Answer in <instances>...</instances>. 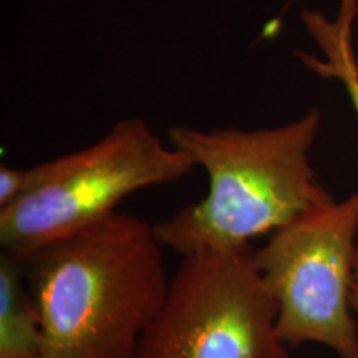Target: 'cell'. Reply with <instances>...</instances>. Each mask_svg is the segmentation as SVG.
I'll return each instance as SVG.
<instances>
[{"mask_svg": "<svg viewBox=\"0 0 358 358\" xmlns=\"http://www.w3.org/2000/svg\"><path fill=\"white\" fill-rule=\"evenodd\" d=\"M320 113L266 129L173 127L169 141L208 174V194L153 224L163 248L181 257L248 248L334 198L310 164Z\"/></svg>", "mask_w": 358, "mask_h": 358, "instance_id": "cell-2", "label": "cell"}, {"mask_svg": "<svg viewBox=\"0 0 358 358\" xmlns=\"http://www.w3.org/2000/svg\"><path fill=\"white\" fill-rule=\"evenodd\" d=\"M267 358H290V355H289V350H287V347L285 345H277V348L274 352L271 353V355H268Z\"/></svg>", "mask_w": 358, "mask_h": 358, "instance_id": "cell-8", "label": "cell"}, {"mask_svg": "<svg viewBox=\"0 0 358 358\" xmlns=\"http://www.w3.org/2000/svg\"><path fill=\"white\" fill-rule=\"evenodd\" d=\"M350 302H352L353 312H355L357 315H358V289H355V287H353V290H352V299H350Z\"/></svg>", "mask_w": 358, "mask_h": 358, "instance_id": "cell-9", "label": "cell"}, {"mask_svg": "<svg viewBox=\"0 0 358 358\" xmlns=\"http://www.w3.org/2000/svg\"><path fill=\"white\" fill-rule=\"evenodd\" d=\"M42 315L30 292L24 259L0 254V358H42Z\"/></svg>", "mask_w": 358, "mask_h": 358, "instance_id": "cell-7", "label": "cell"}, {"mask_svg": "<svg viewBox=\"0 0 358 358\" xmlns=\"http://www.w3.org/2000/svg\"><path fill=\"white\" fill-rule=\"evenodd\" d=\"M196 168L143 118L122 120L100 141L25 169V194L0 209V244L17 257L116 211L134 191L171 185Z\"/></svg>", "mask_w": 358, "mask_h": 358, "instance_id": "cell-3", "label": "cell"}, {"mask_svg": "<svg viewBox=\"0 0 358 358\" xmlns=\"http://www.w3.org/2000/svg\"><path fill=\"white\" fill-rule=\"evenodd\" d=\"M358 248V192L312 209L254 249V262L277 306L282 345L313 342L338 358H358L352 290Z\"/></svg>", "mask_w": 358, "mask_h": 358, "instance_id": "cell-4", "label": "cell"}, {"mask_svg": "<svg viewBox=\"0 0 358 358\" xmlns=\"http://www.w3.org/2000/svg\"><path fill=\"white\" fill-rule=\"evenodd\" d=\"M358 15V0H340L337 15L329 19L317 10H303L302 22L324 58L301 53L303 64L325 78H337L358 116V60L353 45V27ZM358 289V248L355 257V282Z\"/></svg>", "mask_w": 358, "mask_h": 358, "instance_id": "cell-6", "label": "cell"}, {"mask_svg": "<svg viewBox=\"0 0 358 358\" xmlns=\"http://www.w3.org/2000/svg\"><path fill=\"white\" fill-rule=\"evenodd\" d=\"M254 245L182 257L163 310L134 358H267L280 345L277 306L254 262Z\"/></svg>", "mask_w": 358, "mask_h": 358, "instance_id": "cell-5", "label": "cell"}, {"mask_svg": "<svg viewBox=\"0 0 358 358\" xmlns=\"http://www.w3.org/2000/svg\"><path fill=\"white\" fill-rule=\"evenodd\" d=\"M42 358H134L171 279L151 224L115 211L24 259Z\"/></svg>", "mask_w": 358, "mask_h": 358, "instance_id": "cell-1", "label": "cell"}]
</instances>
